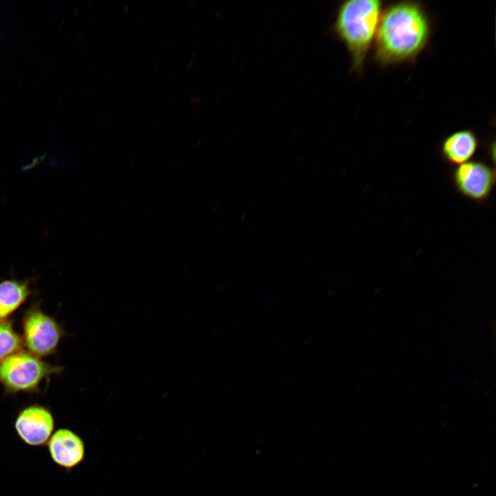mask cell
<instances>
[{
  "label": "cell",
  "mask_w": 496,
  "mask_h": 496,
  "mask_svg": "<svg viewBox=\"0 0 496 496\" xmlns=\"http://www.w3.org/2000/svg\"><path fill=\"white\" fill-rule=\"evenodd\" d=\"M47 445L52 461L63 468L70 470L84 460V442L78 434L70 429L56 430L51 435Z\"/></svg>",
  "instance_id": "52a82bcc"
},
{
  "label": "cell",
  "mask_w": 496,
  "mask_h": 496,
  "mask_svg": "<svg viewBox=\"0 0 496 496\" xmlns=\"http://www.w3.org/2000/svg\"><path fill=\"white\" fill-rule=\"evenodd\" d=\"M62 368L39 357L19 351L0 362V384L6 394L38 393L43 380L60 373Z\"/></svg>",
  "instance_id": "3957f363"
},
{
  "label": "cell",
  "mask_w": 496,
  "mask_h": 496,
  "mask_svg": "<svg viewBox=\"0 0 496 496\" xmlns=\"http://www.w3.org/2000/svg\"><path fill=\"white\" fill-rule=\"evenodd\" d=\"M54 428L52 412L40 404H32L21 409L14 422V429L19 438L31 446L47 444Z\"/></svg>",
  "instance_id": "8992f818"
},
{
  "label": "cell",
  "mask_w": 496,
  "mask_h": 496,
  "mask_svg": "<svg viewBox=\"0 0 496 496\" xmlns=\"http://www.w3.org/2000/svg\"><path fill=\"white\" fill-rule=\"evenodd\" d=\"M30 281L6 279L0 282V322L8 320L32 293Z\"/></svg>",
  "instance_id": "9c48e42d"
},
{
  "label": "cell",
  "mask_w": 496,
  "mask_h": 496,
  "mask_svg": "<svg viewBox=\"0 0 496 496\" xmlns=\"http://www.w3.org/2000/svg\"><path fill=\"white\" fill-rule=\"evenodd\" d=\"M452 181L456 192L463 197L477 203H484L495 187V168L482 161H469L456 166L452 174Z\"/></svg>",
  "instance_id": "5b68a950"
},
{
  "label": "cell",
  "mask_w": 496,
  "mask_h": 496,
  "mask_svg": "<svg viewBox=\"0 0 496 496\" xmlns=\"http://www.w3.org/2000/svg\"><path fill=\"white\" fill-rule=\"evenodd\" d=\"M479 144L477 134L471 129H462L448 135L440 145V155L446 163L459 165L470 161Z\"/></svg>",
  "instance_id": "ba28073f"
},
{
  "label": "cell",
  "mask_w": 496,
  "mask_h": 496,
  "mask_svg": "<svg viewBox=\"0 0 496 496\" xmlns=\"http://www.w3.org/2000/svg\"><path fill=\"white\" fill-rule=\"evenodd\" d=\"M22 328L23 344L28 352L39 358L53 354L65 335L59 322L44 313L38 304L25 311Z\"/></svg>",
  "instance_id": "277c9868"
},
{
  "label": "cell",
  "mask_w": 496,
  "mask_h": 496,
  "mask_svg": "<svg viewBox=\"0 0 496 496\" xmlns=\"http://www.w3.org/2000/svg\"><path fill=\"white\" fill-rule=\"evenodd\" d=\"M383 8L382 0H348L339 6L333 30L349 52L351 72H363Z\"/></svg>",
  "instance_id": "7a4b0ae2"
},
{
  "label": "cell",
  "mask_w": 496,
  "mask_h": 496,
  "mask_svg": "<svg viewBox=\"0 0 496 496\" xmlns=\"http://www.w3.org/2000/svg\"><path fill=\"white\" fill-rule=\"evenodd\" d=\"M432 28L430 14L421 1L390 3L381 14L373 59L384 67L413 62L428 45Z\"/></svg>",
  "instance_id": "6da1fadb"
},
{
  "label": "cell",
  "mask_w": 496,
  "mask_h": 496,
  "mask_svg": "<svg viewBox=\"0 0 496 496\" xmlns=\"http://www.w3.org/2000/svg\"><path fill=\"white\" fill-rule=\"evenodd\" d=\"M23 340L15 331L12 321L0 322V362L21 351Z\"/></svg>",
  "instance_id": "30bf717a"
}]
</instances>
